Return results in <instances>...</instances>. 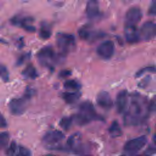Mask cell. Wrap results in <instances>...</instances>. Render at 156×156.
Returning <instances> with one entry per match:
<instances>
[{"label": "cell", "mask_w": 156, "mask_h": 156, "mask_svg": "<svg viewBox=\"0 0 156 156\" xmlns=\"http://www.w3.org/2000/svg\"><path fill=\"white\" fill-rule=\"evenodd\" d=\"M148 103L139 95H134L124 116V122L128 125H135L143 121L149 113Z\"/></svg>", "instance_id": "6da1fadb"}, {"label": "cell", "mask_w": 156, "mask_h": 156, "mask_svg": "<svg viewBox=\"0 0 156 156\" xmlns=\"http://www.w3.org/2000/svg\"><path fill=\"white\" fill-rule=\"evenodd\" d=\"M95 119H101V118L97 115L93 104L88 101L82 102L74 117L76 123L79 126H84Z\"/></svg>", "instance_id": "7a4b0ae2"}, {"label": "cell", "mask_w": 156, "mask_h": 156, "mask_svg": "<svg viewBox=\"0 0 156 156\" xmlns=\"http://www.w3.org/2000/svg\"><path fill=\"white\" fill-rule=\"evenodd\" d=\"M56 43L63 54L70 51L76 45V39L72 34L60 32L56 35Z\"/></svg>", "instance_id": "3957f363"}, {"label": "cell", "mask_w": 156, "mask_h": 156, "mask_svg": "<svg viewBox=\"0 0 156 156\" xmlns=\"http://www.w3.org/2000/svg\"><path fill=\"white\" fill-rule=\"evenodd\" d=\"M146 136L142 135L127 141L124 146V151L130 154H134L141 150L147 143Z\"/></svg>", "instance_id": "277c9868"}, {"label": "cell", "mask_w": 156, "mask_h": 156, "mask_svg": "<svg viewBox=\"0 0 156 156\" xmlns=\"http://www.w3.org/2000/svg\"><path fill=\"white\" fill-rule=\"evenodd\" d=\"M98 55L103 59L111 58L115 53V44L111 40H105L102 42L96 49Z\"/></svg>", "instance_id": "5b68a950"}, {"label": "cell", "mask_w": 156, "mask_h": 156, "mask_svg": "<svg viewBox=\"0 0 156 156\" xmlns=\"http://www.w3.org/2000/svg\"><path fill=\"white\" fill-rule=\"evenodd\" d=\"M141 40L149 41L156 37V23L146 21L141 27L140 30Z\"/></svg>", "instance_id": "8992f818"}, {"label": "cell", "mask_w": 156, "mask_h": 156, "mask_svg": "<svg viewBox=\"0 0 156 156\" xmlns=\"http://www.w3.org/2000/svg\"><path fill=\"white\" fill-rule=\"evenodd\" d=\"M143 17L142 11L139 7H132L130 8L125 15V25L135 26L141 21Z\"/></svg>", "instance_id": "52a82bcc"}, {"label": "cell", "mask_w": 156, "mask_h": 156, "mask_svg": "<svg viewBox=\"0 0 156 156\" xmlns=\"http://www.w3.org/2000/svg\"><path fill=\"white\" fill-rule=\"evenodd\" d=\"M55 54L51 46H45L41 49L37 54L38 60L44 66L50 65L51 62L55 58Z\"/></svg>", "instance_id": "ba28073f"}, {"label": "cell", "mask_w": 156, "mask_h": 156, "mask_svg": "<svg viewBox=\"0 0 156 156\" xmlns=\"http://www.w3.org/2000/svg\"><path fill=\"white\" fill-rule=\"evenodd\" d=\"M9 109L10 112L15 115H20L26 111L27 104L24 98H15L9 102Z\"/></svg>", "instance_id": "9c48e42d"}, {"label": "cell", "mask_w": 156, "mask_h": 156, "mask_svg": "<svg viewBox=\"0 0 156 156\" xmlns=\"http://www.w3.org/2000/svg\"><path fill=\"white\" fill-rule=\"evenodd\" d=\"M124 36L127 43L135 44L141 40L139 30L135 26L125 25Z\"/></svg>", "instance_id": "30bf717a"}, {"label": "cell", "mask_w": 156, "mask_h": 156, "mask_svg": "<svg viewBox=\"0 0 156 156\" xmlns=\"http://www.w3.org/2000/svg\"><path fill=\"white\" fill-rule=\"evenodd\" d=\"M78 34L81 39L86 41L94 40L102 36L101 32H96L91 29L90 26H85L80 28L78 31Z\"/></svg>", "instance_id": "8fae6325"}, {"label": "cell", "mask_w": 156, "mask_h": 156, "mask_svg": "<svg viewBox=\"0 0 156 156\" xmlns=\"http://www.w3.org/2000/svg\"><path fill=\"white\" fill-rule=\"evenodd\" d=\"M6 154L7 156H31V152L27 148L18 145L15 142L11 143Z\"/></svg>", "instance_id": "7c38bea8"}, {"label": "cell", "mask_w": 156, "mask_h": 156, "mask_svg": "<svg viewBox=\"0 0 156 156\" xmlns=\"http://www.w3.org/2000/svg\"><path fill=\"white\" fill-rule=\"evenodd\" d=\"M96 102L100 107L104 110L111 109L113 105L110 94L105 91H101L97 94Z\"/></svg>", "instance_id": "4fadbf2b"}, {"label": "cell", "mask_w": 156, "mask_h": 156, "mask_svg": "<svg viewBox=\"0 0 156 156\" xmlns=\"http://www.w3.org/2000/svg\"><path fill=\"white\" fill-rule=\"evenodd\" d=\"M65 138L64 134L57 130L49 131L43 137V141L48 145H54Z\"/></svg>", "instance_id": "5bb4252c"}, {"label": "cell", "mask_w": 156, "mask_h": 156, "mask_svg": "<svg viewBox=\"0 0 156 156\" xmlns=\"http://www.w3.org/2000/svg\"><path fill=\"white\" fill-rule=\"evenodd\" d=\"M128 92L126 90L120 91L116 98V108L118 113H122L127 105L128 103Z\"/></svg>", "instance_id": "9a60e30c"}, {"label": "cell", "mask_w": 156, "mask_h": 156, "mask_svg": "<svg viewBox=\"0 0 156 156\" xmlns=\"http://www.w3.org/2000/svg\"><path fill=\"white\" fill-rule=\"evenodd\" d=\"M86 14L88 18L94 19L99 15V5L98 0H88L86 5Z\"/></svg>", "instance_id": "2e32d148"}, {"label": "cell", "mask_w": 156, "mask_h": 156, "mask_svg": "<svg viewBox=\"0 0 156 156\" xmlns=\"http://www.w3.org/2000/svg\"><path fill=\"white\" fill-rule=\"evenodd\" d=\"M81 96V93L79 91L74 92H64L62 93V98L68 104H73L77 101Z\"/></svg>", "instance_id": "e0dca14e"}, {"label": "cell", "mask_w": 156, "mask_h": 156, "mask_svg": "<svg viewBox=\"0 0 156 156\" xmlns=\"http://www.w3.org/2000/svg\"><path fill=\"white\" fill-rule=\"evenodd\" d=\"M108 132L110 136L113 138H116L121 136L122 130L117 121L112 122L108 129Z\"/></svg>", "instance_id": "ac0fdd59"}, {"label": "cell", "mask_w": 156, "mask_h": 156, "mask_svg": "<svg viewBox=\"0 0 156 156\" xmlns=\"http://www.w3.org/2000/svg\"><path fill=\"white\" fill-rule=\"evenodd\" d=\"M23 75L24 77L30 79H35L38 76L36 69L32 65H29L25 68L23 71Z\"/></svg>", "instance_id": "d6986e66"}, {"label": "cell", "mask_w": 156, "mask_h": 156, "mask_svg": "<svg viewBox=\"0 0 156 156\" xmlns=\"http://www.w3.org/2000/svg\"><path fill=\"white\" fill-rule=\"evenodd\" d=\"M80 136L81 135L79 133H76L70 136L67 140V146L72 149L77 147L78 143L80 140Z\"/></svg>", "instance_id": "ffe728a7"}, {"label": "cell", "mask_w": 156, "mask_h": 156, "mask_svg": "<svg viewBox=\"0 0 156 156\" xmlns=\"http://www.w3.org/2000/svg\"><path fill=\"white\" fill-rule=\"evenodd\" d=\"M63 87L67 90L79 91L81 88V84L76 80L71 79L65 81Z\"/></svg>", "instance_id": "44dd1931"}, {"label": "cell", "mask_w": 156, "mask_h": 156, "mask_svg": "<svg viewBox=\"0 0 156 156\" xmlns=\"http://www.w3.org/2000/svg\"><path fill=\"white\" fill-rule=\"evenodd\" d=\"M51 34L52 32L50 27H49L48 25L43 24V26H41L39 32V35L41 38L44 40L48 39L51 36Z\"/></svg>", "instance_id": "7402d4cb"}, {"label": "cell", "mask_w": 156, "mask_h": 156, "mask_svg": "<svg viewBox=\"0 0 156 156\" xmlns=\"http://www.w3.org/2000/svg\"><path fill=\"white\" fill-rule=\"evenodd\" d=\"M146 73H151L156 74V66H147L139 69L135 74V77H139Z\"/></svg>", "instance_id": "603a6c76"}, {"label": "cell", "mask_w": 156, "mask_h": 156, "mask_svg": "<svg viewBox=\"0 0 156 156\" xmlns=\"http://www.w3.org/2000/svg\"><path fill=\"white\" fill-rule=\"evenodd\" d=\"M73 122V118L69 117H63L59 122L60 127L65 130H68L71 126Z\"/></svg>", "instance_id": "cb8c5ba5"}, {"label": "cell", "mask_w": 156, "mask_h": 156, "mask_svg": "<svg viewBox=\"0 0 156 156\" xmlns=\"http://www.w3.org/2000/svg\"><path fill=\"white\" fill-rule=\"evenodd\" d=\"M0 78L4 82L9 80V73L6 66L0 63Z\"/></svg>", "instance_id": "d4e9b609"}, {"label": "cell", "mask_w": 156, "mask_h": 156, "mask_svg": "<svg viewBox=\"0 0 156 156\" xmlns=\"http://www.w3.org/2000/svg\"><path fill=\"white\" fill-rule=\"evenodd\" d=\"M9 141V135L7 132H2L0 133V149L5 147Z\"/></svg>", "instance_id": "484cf974"}, {"label": "cell", "mask_w": 156, "mask_h": 156, "mask_svg": "<svg viewBox=\"0 0 156 156\" xmlns=\"http://www.w3.org/2000/svg\"><path fill=\"white\" fill-rule=\"evenodd\" d=\"M148 110L149 112H156V96H154L148 102Z\"/></svg>", "instance_id": "4316f807"}, {"label": "cell", "mask_w": 156, "mask_h": 156, "mask_svg": "<svg viewBox=\"0 0 156 156\" xmlns=\"http://www.w3.org/2000/svg\"><path fill=\"white\" fill-rule=\"evenodd\" d=\"M148 14L151 16H156V2H153L148 10Z\"/></svg>", "instance_id": "83f0119b"}, {"label": "cell", "mask_w": 156, "mask_h": 156, "mask_svg": "<svg viewBox=\"0 0 156 156\" xmlns=\"http://www.w3.org/2000/svg\"><path fill=\"white\" fill-rule=\"evenodd\" d=\"M71 74V71L69 70H62L59 73V76L62 78H65L69 76Z\"/></svg>", "instance_id": "f1b7e54d"}, {"label": "cell", "mask_w": 156, "mask_h": 156, "mask_svg": "<svg viewBox=\"0 0 156 156\" xmlns=\"http://www.w3.org/2000/svg\"><path fill=\"white\" fill-rule=\"evenodd\" d=\"M6 126H7L6 120L1 115H0V127L4 128V127H5Z\"/></svg>", "instance_id": "f546056e"}, {"label": "cell", "mask_w": 156, "mask_h": 156, "mask_svg": "<svg viewBox=\"0 0 156 156\" xmlns=\"http://www.w3.org/2000/svg\"><path fill=\"white\" fill-rule=\"evenodd\" d=\"M121 156H151V155L145 151L143 154H134L129 153L127 154H124Z\"/></svg>", "instance_id": "4dcf8cb0"}, {"label": "cell", "mask_w": 156, "mask_h": 156, "mask_svg": "<svg viewBox=\"0 0 156 156\" xmlns=\"http://www.w3.org/2000/svg\"><path fill=\"white\" fill-rule=\"evenodd\" d=\"M149 77H146L145 79H144V80H143L140 83V85H138V86H140V87H144L145 86H146V85L148 83V82H149V79H148Z\"/></svg>", "instance_id": "1f68e13d"}, {"label": "cell", "mask_w": 156, "mask_h": 156, "mask_svg": "<svg viewBox=\"0 0 156 156\" xmlns=\"http://www.w3.org/2000/svg\"><path fill=\"white\" fill-rule=\"evenodd\" d=\"M152 140H153V142L155 144V145L156 146V133L154 134L152 136Z\"/></svg>", "instance_id": "d6a6232c"}, {"label": "cell", "mask_w": 156, "mask_h": 156, "mask_svg": "<svg viewBox=\"0 0 156 156\" xmlns=\"http://www.w3.org/2000/svg\"><path fill=\"white\" fill-rule=\"evenodd\" d=\"M43 156H58V155H56L54 154H46V155H44Z\"/></svg>", "instance_id": "836d02e7"}]
</instances>
